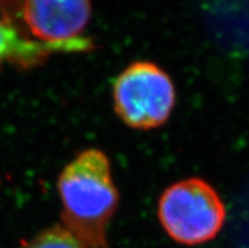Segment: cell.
I'll list each match as a JSON object with an SVG mask.
<instances>
[{"label":"cell","instance_id":"obj_1","mask_svg":"<svg viewBox=\"0 0 249 248\" xmlns=\"http://www.w3.org/2000/svg\"><path fill=\"white\" fill-rule=\"evenodd\" d=\"M63 227L89 248L107 246V229L118 207L110 162L99 150H86L58 176Z\"/></svg>","mask_w":249,"mask_h":248},{"label":"cell","instance_id":"obj_2","mask_svg":"<svg viewBox=\"0 0 249 248\" xmlns=\"http://www.w3.org/2000/svg\"><path fill=\"white\" fill-rule=\"evenodd\" d=\"M158 217L171 238L186 246L212 241L224 226L227 211L218 192L201 179H187L166 189Z\"/></svg>","mask_w":249,"mask_h":248},{"label":"cell","instance_id":"obj_3","mask_svg":"<svg viewBox=\"0 0 249 248\" xmlns=\"http://www.w3.org/2000/svg\"><path fill=\"white\" fill-rule=\"evenodd\" d=\"M114 107L120 119L136 129L162 126L174 109V82L152 62H134L114 82Z\"/></svg>","mask_w":249,"mask_h":248},{"label":"cell","instance_id":"obj_4","mask_svg":"<svg viewBox=\"0 0 249 248\" xmlns=\"http://www.w3.org/2000/svg\"><path fill=\"white\" fill-rule=\"evenodd\" d=\"M91 16L90 4L84 0H47L23 4L22 17L29 32L44 44L70 51L89 48L81 37Z\"/></svg>","mask_w":249,"mask_h":248},{"label":"cell","instance_id":"obj_5","mask_svg":"<svg viewBox=\"0 0 249 248\" xmlns=\"http://www.w3.org/2000/svg\"><path fill=\"white\" fill-rule=\"evenodd\" d=\"M52 51L65 50L53 44L27 41L0 12V63L6 60L36 61L39 56Z\"/></svg>","mask_w":249,"mask_h":248},{"label":"cell","instance_id":"obj_6","mask_svg":"<svg viewBox=\"0 0 249 248\" xmlns=\"http://www.w3.org/2000/svg\"><path fill=\"white\" fill-rule=\"evenodd\" d=\"M17 248H89L63 226H53Z\"/></svg>","mask_w":249,"mask_h":248}]
</instances>
